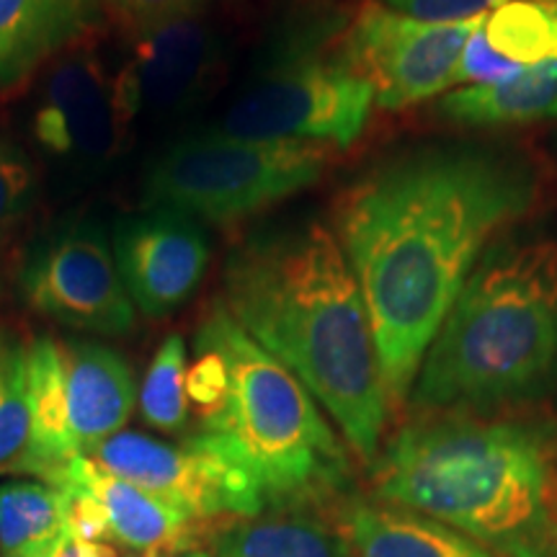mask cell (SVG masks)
I'll return each mask as SVG.
<instances>
[{"mask_svg": "<svg viewBox=\"0 0 557 557\" xmlns=\"http://www.w3.org/2000/svg\"><path fill=\"white\" fill-rule=\"evenodd\" d=\"M537 194L524 158L449 145L387 160L341 199L333 233L372 318L389 408L406 406L457 295Z\"/></svg>", "mask_w": 557, "mask_h": 557, "instance_id": "cell-1", "label": "cell"}, {"mask_svg": "<svg viewBox=\"0 0 557 557\" xmlns=\"http://www.w3.org/2000/svg\"><path fill=\"white\" fill-rule=\"evenodd\" d=\"M222 305L308 387L364 465L382 449L389 400L364 295L336 233L305 218L230 250Z\"/></svg>", "mask_w": 557, "mask_h": 557, "instance_id": "cell-2", "label": "cell"}, {"mask_svg": "<svg viewBox=\"0 0 557 557\" xmlns=\"http://www.w3.org/2000/svg\"><path fill=\"white\" fill-rule=\"evenodd\" d=\"M374 496L504 557H557V423L421 413L380 449Z\"/></svg>", "mask_w": 557, "mask_h": 557, "instance_id": "cell-3", "label": "cell"}, {"mask_svg": "<svg viewBox=\"0 0 557 557\" xmlns=\"http://www.w3.org/2000/svg\"><path fill=\"white\" fill-rule=\"evenodd\" d=\"M189 364L197 436L238 465L267 508H312L344 493L348 447L308 387L235 323L220 299L201 318Z\"/></svg>", "mask_w": 557, "mask_h": 557, "instance_id": "cell-4", "label": "cell"}, {"mask_svg": "<svg viewBox=\"0 0 557 557\" xmlns=\"http://www.w3.org/2000/svg\"><path fill=\"white\" fill-rule=\"evenodd\" d=\"M557 385V240L493 243L431 341L410 406L493 413Z\"/></svg>", "mask_w": 557, "mask_h": 557, "instance_id": "cell-5", "label": "cell"}, {"mask_svg": "<svg viewBox=\"0 0 557 557\" xmlns=\"http://www.w3.org/2000/svg\"><path fill=\"white\" fill-rule=\"evenodd\" d=\"M331 152V145L207 132L160 156L145 176L143 209H165L214 225L248 220L315 186Z\"/></svg>", "mask_w": 557, "mask_h": 557, "instance_id": "cell-6", "label": "cell"}, {"mask_svg": "<svg viewBox=\"0 0 557 557\" xmlns=\"http://www.w3.org/2000/svg\"><path fill=\"white\" fill-rule=\"evenodd\" d=\"M135 406V374L120 351L86 338H34L29 444L18 472L52 483L70 459L120 434Z\"/></svg>", "mask_w": 557, "mask_h": 557, "instance_id": "cell-7", "label": "cell"}, {"mask_svg": "<svg viewBox=\"0 0 557 557\" xmlns=\"http://www.w3.org/2000/svg\"><path fill=\"white\" fill-rule=\"evenodd\" d=\"M341 37V34H338ZM325 34L310 29L240 90L225 111L222 135L269 143H318L348 148L364 132L374 94L336 50L325 52Z\"/></svg>", "mask_w": 557, "mask_h": 557, "instance_id": "cell-8", "label": "cell"}, {"mask_svg": "<svg viewBox=\"0 0 557 557\" xmlns=\"http://www.w3.org/2000/svg\"><path fill=\"white\" fill-rule=\"evenodd\" d=\"M483 18L436 24L364 0L341 29L338 54L372 88L380 109L403 111L447 94L459 54Z\"/></svg>", "mask_w": 557, "mask_h": 557, "instance_id": "cell-9", "label": "cell"}, {"mask_svg": "<svg viewBox=\"0 0 557 557\" xmlns=\"http://www.w3.org/2000/svg\"><path fill=\"white\" fill-rule=\"evenodd\" d=\"M26 302L67 329L124 336L137 310L124 289L107 230L90 220L58 225L34 243L18 274Z\"/></svg>", "mask_w": 557, "mask_h": 557, "instance_id": "cell-10", "label": "cell"}, {"mask_svg": "<svg viewBox=\"0 0 557 557\" xmlns=\"http://www.w3.org/2000/svg\"><path fill=\"white\" fill-rule=\"evenodd\" d=\"M88 457L194 521L243 519L267 508L253 480L197 436L173 444L135 431H120Z\"/></svg>", "mask_w": 557, "mask_h": 557, "instance_id": "cell-11", "label": "cell"}, {"mask_svg": "<svg viewBox=\"0 0 557 557\" xmlns=\"http://www.w3.org/2000/svg\"><path fill=\"white\" fill-rule=\"evenodd\" d=\"M132 120L120 73L81 52L52 67L32 114V129L58 160L103 169L122 150Z\"/></svg>", "mask_w": 557, "mask_h": 557, "instance_id": "cell-12", "label": "cell"}, {"mask_svg": "<svg viewBox=\"0 0 557 557\" xmlns=\"http://www.w3.org/2000/svg\"><path fill=\"white\" fill-rule=\"evenodd\" d=\"M111 248L132 305L148 318L178 310L209 267L201 222L165 209H143L120 220Z\"/></svg>", "mask_w": 557, "mask_h": 557, "instance_id": "cell-13", "label": "cell"}, {"mask_svg": "<svg viewBox=\"0 0 557 557\" xmlns=\"http://www.w3.org/2000/svg\"><path fill=\"white\" fill-rule=\"evenodd\" d=\"M222 39L201 16L163 21L132 32L120 70L132 116L171 114L191 107L218 75Z\"/></svg>", "mask_w": 557, "mask_h": 557, "instance_id": "cell-14", "label": "cell"}, {"mask_svg": "<svg viewBox=\"0 0 557 557\" xmlns=\"http://www.w3.org/2000/svg\"><path fill=\"white\" fill-rule=\"evenodd\" d=\"M50 485L90 500L101 517L107 542L114 540L135 553L191 545V529L197 521L129 480L101 468L94 457L70 459Z\"/></svg>", "mask_w": 557, "mask_h": 557, "instance_id": "cell-15", "label": "cell"}, {"mask_svg": "<svg viewBox=\"0 0 557 557\" xmlns=\"http://www.w3.org/2000/svg\"><path fill=\"white\" fill-rule=\"evenodd\" d=\"M341 532L354 557H493L468 534L380 498L348 500Z\"/></svg>", "mask_w": 557, "mask_h": 557, "instance_id": "cell-16", "label": "cell"}, {"mask_svg": "<svg viewBox=\"0 0 557 557\" xmlns=\"http://www.w3.org/2000/svg\"><path fill=\"white\" fill-rule=\"evenodd\" d=\"M96 0H0V90L81 37Z\"/></svg>", "mask_w": 557, "mask_h": 557, "instance_id": "cell-17", "label": "cell"}, {"mask_svg": "<svg viewBox=\"0 0 557 557\" xmlns=\"http://www.w3.org/2000/svg\"><path fill=\"white\" fill-rule=\"evenodd\" d=\"M438 114L468 127L557 120V58L521 67L504 81L447 90L438 101Z\"/></svg>", "mask_w": 557, "mask_h": 557, "instance_id": "cell-18", "label": "cell"}, {"mask_svg": "<svg viewBox=\"0 0 557 557\" xmlns=\"http://www.w3.org/2000/svg\"><path fill=\"white\" fill-rule=\"evenodd\" d=\"M212 557H354L346 534L310 508H263L222 529Z\"/></svg>", "mask_w": 557, "mask_h": 557, "instance_id": "cell-19", "label": "cell"}, {"mask_svg": "<svg viewBox=\"0 0 557 557\" xmlns=\"http://www.w3.org/2000/svg\"><path fill=\"white\" fill-rule=\"evenodd\" d=\"M70 537L60 487L41 480L0 485V557H52Z\"/></svg>", "mask_w": 557, "mask_h": 557, "instance_id": "cell-20", "label": "cell"}, {"mask_svg": "<svg viewBox=\"0 0 557 557\" xmlns=\"http://www.w3.org/2000/svg\"><path fill=\"white\" fill-rule=\"evenodd\" d=\"M487 45L517 65L557 58V3L506 0L483 18Z\"/></svg>", "mask_w": 557, "mask_h": 557, "instance_id": "cell-21", "label": "cell"}, {"mask_svg": "<svg viewBox=\"0 0 557 557\" xmlns=\"http://www.w3.org/2000/svg\"><path fill=\"white\" fill-rule=\"evenodd\" d=\"M137 406L145 423L165 434H178L189 423V351L178 333L165 336L158 346L137 395Z\"/></svg>", "mask_w": 557, "mask_h": 557, "instance_id": "cell-22", "label": "cell"}, {"mask_svg": "<svg viewBox=\"0 0 557 557\" xmlns=\"http://www.w3.org/2000/svg\"><path fill=\"white\" fill-rule=\"evenodd\" d=\"M29 444V344L0 325V470L18 472Z\"/></svg>", "mask_w": 557, "mask_h": 557, "instance_id": "cell-23", "label": "cell"}, {"mask_svg": "<svg viewBox=\"0 0 557 557\" xmlns=\"http://www.w3.org/2000/svg\"><path fill=\"white\" fill-rule=\"evenodd\" d=\"M37 176L29 158L11 139L0 137V227L24 218L34 205Z\"/></svg>", "mask_w": 557, "mask_h": 557, "instance_id": "cell-24", "label": "cell"}, {"mask_svg": "<svg viewBox=\"0 0 557 557\" xmlns=\"http://www.w3.org/2000/svg\"><path fill=\"white\" fill-rule=\"evenodd\" d=\"M521 67L524 65H517V62L506 60L504 54H498L491 45H487V39L483 34V24H480L478 29L470 34L462 54H459L451 86H457V88L485 86V83L504 81V78H508V75L519 73Z\"/></svg>", "mask_w": 557, "mask_h": 557, "instance_id": "cell-25", "label": "cell"}, {"mask_svg": "<svg viewBox=\"0 0 557 557\" xmlns=\"http://www.w3.org/2000/svg\"><path fill=\"white\" fill-rule=\"evenodd\" d=\"M387 9L406 13L410 18L436 21V24H459V21L483 18L506 0H377Z\"/></svg>", "mask_w": 557, "mask_h": 557, "instance_id": "cell-26", "label": "cell"}, {"mask_svg": "<svg viewBox=\"0 0 557 557\" xmlns=\"http://www.w3.org/2000/svg\"><path fill=\"white\" fill-rule=\"evenodd\" d=\"M103 3L122 18V24L137 32L163 21L201 16V9L209 0H103Z\"/></svg>", "mask_w": 557, "mask_h": 557, "instance_id": "cell-27", "label": "cell"}, {"mask_svg": "<svg viewBox=\"0 0 557 557\" xmlns=\"http://www.w3.org/2000/svg\"><path fill=\"white\" fill-rule=\"evenodd\" d=\"M52 557H120V553L109 542L67 537Z\"/></svg>", "mask_w": 557, "mask_h": 557, "instance_id": "cell-28", "label": "cell"}, {"mask_svg": "<svg viewBox=\"0 0 557 557\" xmlns=\"http://www.w3.org/2000/svg\"><path fill=\"white\" fill-rule=\"evenodd\" d=\"M169 557H212V553H209V549H201L197 545H184V547L173 549Z\"/></svg>", "mask_w": 557, "mask_h": 557, "instance_id": "cell-29", "label": "cell"}, {"mask_svg": "<svg viewBox=\"0 0 557 557\" xmlns=\"http://www.w3.org/2000/svg\"><path fill=\"white\" fill-rule=\"evenodd\" d=\"M173 549H156V553H139L135 557H169Z\"/></svg>", "mask_w": 557, "mask_h": 557, "instance_id": "cell-30", "label": "cell"}, {"mask_svg": "<svg viewBox=\"0 0 557 557\" xmlns=\"http://www.w3.org/2000/svg\"><path fill=\"white\" fill-rule=\"evenodd\" d=\"M542 3H557V0H542Z\"/></svg>", "mask_w": 557, "mask_h": 557, "instance_id": "cell-31", "label": "cell"}]
</instances>
